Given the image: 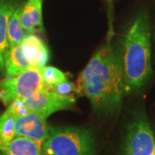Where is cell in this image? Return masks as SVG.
Segmentation results:
<instances>
[{
  "instance_id": "obj_1",
  "label": "cell",
  "mask_w": 155,
  "mask_h": 155,
  "mask_svg": "<svg viewBox=\"0 0 155 155\" xmlns=\"http://www.w3.org/2000/svg\"><path fill=\"white\" fill-rule=\"evenodd\" d=\"M76 93L85 96L96 110L113 112L124 92L121 54L109 41L98 50L79 74Z\"/></svg>"
},
{
  "instance_id": "obj_2",
  "label": "cell",
  "mask_w": 155,
  "mask_h": 155,
  "mask_svg": "<svg viewBox=\"0 0 155 155\" xmlns=\"http://www.w3.org/2000/svg\"><path fill=\"white\" fill-rule=\"evenodd\" d=\"M120 54L124 92L135 91L144 86L152 73L149 23L143 13L127 30Z\"/></svg>"
},
{
  "instance_id": "obj_3",
  "label": "cell",
  "mask_w": 155,
  "mask_h": 155,
  "mask_svg": "<svg viewBox=\"0 0 155 155\" xmlns=\"http://www.w3.org/2000/svg\"><path fill=\"white\" fill-rule=\"evenodd\" d=\"M41 150L42 155H93L94 139L87 129L50 126Z\"/></svg>"
},
{
  "instance_id": "obj_4",
  "label": "cell",
  "mask_w": 155,
  "mask_h": 155,
  "mask_svg": "<svg viewBox=\"0 0 155 155\" xmlns=\"http://www.w3.org/2000/svg\"><path fill=\"white\" fill-rule=\"evenodd\" d=\"M44 85L41 69L30 67L15 77H8L0 82V101L10 105L17 100H24L41 91Z\"/></svg>"
},
{
  "instance_id": "obj_5",
  "label": "cell",
  "mask_w": 155,
  "mask_h": 155,
  "mask_svg": "<svg viewBox=\"0 0 155 155\" xmlns=\"http://www.w3.org/2000/svg\"><path fill=\"white\" fill-rule=\"evenodd\" d=\"M122 155H155L154 134L144 116L135 117L128 125Z\"/></svg>"
},
{
  "instance_id": "obj_6",
  "label": "cell",
  "mask_w": 155,
  "mask_h": 155,
  "mask_svg": "<svg viewBox=\"0 0 155 155\" xmlns=\"http://www.w3.org/2000/svg\"><path fill=\"white\" fill-rule=\"evenodd\" d=\"M23 101L28 110L48 118L57 111L70 109L75 103V97L58 94L44 84L41 91Z\"/></svg>"
},
{
  "instance_id": "obj_7",
  "label": "cell",
  "mask_w": 155,
  "mask_h": 155,
  "mask_svg": "<svg viewBox=\"0 0 155 155\" xmlns=\"http://www.w3.org/2000/svg\"><path fill=\"white\" fill-rule=\"evenodd\" d=\"M50 126L47 118L37 113L29 111L26 115L18 116L15 122V135L31 139L43 144L49 134Z\"/></svg>"
},
{
  "instance_id": "obj_8",
  "label": "cell",
  "mask_w": 155,
  "mask_h": 155,
  "mask_svg": "<svg viewBox=\"0 0 155 155\" xmlns=\"http://www.w3.org/2000/svg\"><path fill=\"white\" fill-rule=\"evenodd\" d=\"M20 46L31 67L41 69L47 66L50 59L49 50L40 37L35 34H26Z\"/></svg>"
},
{
  "instance_id": "obj_9",
  "label": "cell",
  "mask_w": 155,
  "mask_h": 155,
  "mask_svg": "<svg viewBox=\"0 0 155 155\" xmlns=\"http://www.w3.org/2000/svg\"><path fill=\"white\" fill-rule=\"evenodd\" d=\"M42 1L28 0L25 4H22L20 21L26 34L40 33L43 31Z\"/></svg>"
},
{
  "instance_id": "obj_10",
  "label": "cell",
  "mask_w": 155,
  "mask_h": 155,
  "mask_svg": "<svg viewBox=\"0 0 155 155\" xmlns=\"http://www.w3.org/2000/svg\"><path fill=\"white\" fill-rule=\"evenodd\" d=\"M18 5L17 0H0V72H5V58L9 49L8 24Z\"/></svg>"
},
{
  "instance_id": "obj_11",
  "label": "cell",
  "mask_w": 155,
  "mask_h": 155,
  "mask_svg": "<svg viewBox=\"0 0 155 155\" xmlns=\"http://www.w3.org/2000/svg\"><path fill=\"white\" fill-rule=\"evenodd\" d=\"M0 151L8 155H42L41 145L22 136H16L9 143L0 144Z\"/></svg>"
},
{
  "instance_id": "obj_12",
  "label": "cell",
  "mask_w": 155,
  "mask_h": 155,
  "mask_svg": "<svg viewBox=\"0 0 155 155\" xmlns=\"http://www.w3.org/2000/svg\"><path fill=\"white\" fill-rule=\"evenodd\" d=\"M30 67L31 66L23 54L20 44L8 49L5 58V72L7 77H15Z\"/></svg>"
},
{
  "instance_id": "obj_13",
  "label": "cell",
  "mask_w": 155,
  "mask_h": 155,
  "mask_svg": "<svg viewBox=\"0 0 155 155\" xmlns=\"http://www.w3.org/2000/svg\"><path fill=\"white\" fill-rule=\"evenodd\" d=\"M22 5H19L18 7L11 15L9 24H8V41H9V48L19 45L22 42V39L26 35L24 32L20 21L21 11Z\"/></svg>"
},
{
  "instance_id": "obj_14",
  "label": "cell",
  "mask_w": 155,
  "mask_h": 155,
  "mask_svg": "<svg viewBox=\"0 0 155 155\" xmlns=\"http://www.w3.org/2000/svg\"><path fill=\"white\" fill-rule=\"evenodd\" d=\"M17 116L7 107L5 111L0 115V144H6L16 137L15 122Z\"/></svg>"
},
{
  "instance_id": "obj_15",
  "label": "cell",
  "mask_w": 155,
  "mask_h": 155,
  "mask_svg": "<svg viewBox=\"0 0 155 155\" xmlns=\"http://www.w3.org/2000/svg\"><path fill=\"white\" fill-rule=\"evenodd\" d=\"M41 78L45 84L54 85L67 80V75L60 69L51 66H45L41 69Z\"/></svg>"
},
{
  "instance_id": "obj_16",
  "label": "cell",
  "mask_w": 155,
  "mask_h": 155,
  "mask_svg": "<svg viewBox=\"0 0 155 155\" xmlns=\"http://www.w3.org/2000/svg\"><path fill=\"white\" fill-rule=\"evenodd\" d=\"M49 86L54 92L62 96H72V93L76 92V84L68 81V79L54 85Z\"/></svg>"
},
{
  "instance_id": "obj_17",
  "label": "cell",
  "mask_w": 155,
  "mask_h": 155,
  "mask_svg": "<svg viewBox=\"0 0 155 155\" xmlns=\"http://www.w3.org/2000/svg\"><path fill=\"white\" fill-rule=\"evenodd\" d=\"M8 108L15 114V116L17 117L26 115L27 113L29 112L23 100H17V101L11 103L10 105H8Z\"/></svg>"
},
{
  "instance_id": "obj_18",
  "label": "cell",
  "mask_w": 155,
  "mask_h": 155,
  "mask_svg": "<svg viewBox=\"0 0 155 155\" xmlns=\"http://www.w3.org/2000/svg\"><path fill=\"white\" fill-rule=\"evenodd\" d=\"M0 155H8L5 153H4V152H2V151H0Z\"/></svg>"
},
{
  "instance_id": "obj_19",
  "label": "cell",
  "mask_w": 155,
  "mask_h": 155,
  "mask_svg": "<svg viewBox=\"0 0 155 155\" xmlns=\"http://www.w3.org/2000/svg\"><path fill=\"white\" fill-rule=\"evenodd\" d=\"M111 2H112V0H108V3H109L110 5V4H111Z\"/></svg>"
},
{
  "instance_id": "obj_20",
  "label": "cell",
  "mask_w": 155,
  "mask_h": 155,
  "mask_svg": "<svg viewBox=\"0 0 155 155\" xmlns=\"http://www.w3.org/2000/svg\"><path fill=\"white\" fill-rule=\"evenodd\" d=\"M154 138H155V136H154Z\"/></svg>"
}]
</instances>
